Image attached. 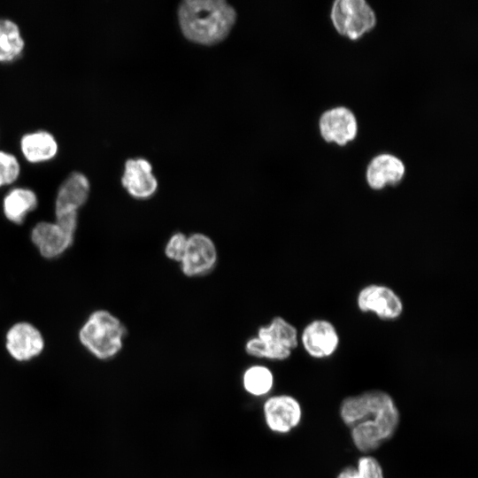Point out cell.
Wrapping results in <instances>:
<instances>
[{"mask_svg":"<svg viewBox=\"0 0 478 478\" xmlns=\"http://www.w3.org/2000/svg\"><path fill=\"white\" fill-rule=\"evenodd\" d=\"M339 415L350 429L355 448L368 454L391 439L400 424V412L390 394L369 389L344 397Z\"/></svg>","mask_w":478,"mask_h":478,"instance_id":"6da1fadb","label":"cell"},{"mask_svg":"<svg viewBox=\"0 0 478 478\" xmlns=\"http://www.w3.org/2000/svg\"><path fill=\"white\" fill-rule=\"evenodd\" d=\"M355 467L360 478H385L380 461L370 454L360 456Z\"/></svg>","mask_w":478,"mask_h":478,"instance_id":"7402d4cb","label":"cell"},{"mask_svg":"<svg viewBox=\"0 0 478 478\" xmlns=\"http://www.w3.org/2000/svg\"><path fill=\"white\" fill-rule=\"evenodd\" d=\"M26 50V40L17 21L0 17V63L18 61Z\"/></svg>","mask_w":478,"mask_h":478,"instance_id":"ac0fdd59","label":"cell"},{"mask_svg":"<svg viewBox=\"0 0 478 478\" xmlns=\"http://www.w3.org/2000/svg\"><path fill=\"white\" fill-rule=\"evenodd\" d=\"M357 306L364 313H374L383 320H394L401 317L404 304L391 288L372 283L363 287L357 296Z\"/></svg>","mask_w":478,"mask_h":478,"instance_id":"30bf717a","label":"cell"},{"mask_svg":"<svg viewBox=\"0 0 478 478\" xmlns=\"http://www.w3.org/2000/svg\"><path fill=\"white\" fill-rule=\"evenodd\" d=\"M21 171L19 157L12 151L0 150V189L14 186Z\"/></svg>","mask_w":478,"mask_h":478,"instance_id":"ffe728a7","label":"cell"},{"mask_svg":"<svg viewBox=\"0 0 478 478\" xmlns=\"http://www.w3.org/2000/svg\"><path fill=\"white\" fill-rule=\"evenodd\" d=\"M240 384L244 393L249 397L263 398L268 397L274 391L275 376L269 366L255 363L243 371Z\"/></svg>","mask_w":478,"mask_h":478,"instance_id":"d6986e66","label":"cell"},{"mask_svg":"<svg viewBox=\"0 0 478 478\" xmlns=\"http://www.w3.org/2000/svg\"><path fill=\"white\" fill-rule=\"evenodd\" d=\"M236 18L235 9L225 0H184L177 9L178 24L183 36L204 46L224 41Z\"/></svg>","mask_w":478,"mask_h":478,"instance_id":"7a4b0ae2","label":"cell"},{"mask_svg":"<svg viewBox=\"0 0 478 478\" xmlns=\"http://www.w3.org/2000/svg\"><path fill=\"white\" fill-rule=\"evenodd\" d=\"M299 343L312 358L331 357L338 349L340 336L335 325L325 319L310 321L299 335Z\"/></svg>","mask_w":478,"mask_h":478,"instance_id":"7c38bea8","label":"cell"},{"mask_svg":"<svg viewBox=\"0 0 478 478\" xmlns=\"http://www.w3.org/2000/svg\"><path fill=\"white\" fill-rule=\"evenodd\" d=\"M76 231L71 230L57 220H41L30 231V241L39 255L52 260L64 255L74 243Z\"/></svg>","mask_w":478,"mask_h":478,"instance_id":"ba28073f","label":"cell"},{"mask_svg":"<svg viewBox=\"0 0 478 478\" xmlns=\"http://www.w3.org/2000/svg\"><path fill=\"white\" fill-rule=\"evenodd\" d=\"M91 182L89 176L80 171H71L58 185L54 199V217L67 213H79L89 201Z\"/></svg>","mask_w":478,"mask_h":478,"instance_id":"8fae6325","label":"cell"},{"mask_svg":"<svg viewBox=\"0 0 478 478\" xmlns=\"http://www.w3.org/2000/svg\"><path fill=\"white\" fill-rule=\"evenodd\" d=\"M46 347L41 329L27 320L12 324L4 335V348L13 360L19 363L32 361L40 357Z\"/></svg>","mask_w":478,"mask_h":478,"instance_id":"52a82bcc","label":"cell"},{"mask_svg":"<svg viewBox=\"0 0 478 478\" xmlns=\"http://www.w3.org/2000/svg\"><path fill=\"white\" fill-rule=\"evenodd\" d=\"M320 130L325 141L343 146L356 137L358 125L351 110L336 107L321 115Z\"/></svg>","mask_w":478,"mask_h":478,"instance_id":"9a60e30c","label":"cell"},{"mask_svg":"<svg viewBox=\"0 0 478 478\" xmlns=\"http://www.w3.org/2000/svg\"><path fill=\"white\" fill-rule=\"evenodd\" d=\"M19 150L23 159L31 165L52 161L59 152L56 135L43 128L30 130L19 139Z\"/></svg>","mask_w":478,"mask_h":478,"instance_id":"5bb4252c","label":"cell"},{"mask_svg":"<svg viewBox=\"0 0 478 478\" xmlns=\"http://www.w3.org/2000/svg\"><path fill=\"white\" fill-rule=\"evenodd\" d=\"M403 162L395 156L382 154L373 158L366 170V181L374 190L399 183L405 175Z\"/></svg>","mask_w":478,"mask_h":478,"instance_id":"e0dca14e","label":"cell"},{"mask_svg":"<svg viewBox=\"0 0 478 478\" xmlns=\"http://www.w3.org/2000/svg\"><path fill=\"white\" fill-rule=\"evenodd\" d=\"M298 344L297 328L283 317L275 316L245 342L244 351L257 359L284 361L291 357Z\"/></svg>","mask_w":478,"mask_h":478,"instance_id":"277c9868","label":"cell"},{"mask_svg":"<svg viewBox=\"0 0 478 478\" xmlns=\"http://www.w3.org/2000/svg\"><path fill=\"white\" fill-rule=\"evenodd\" d=\"M261 416L266 428L277 435H287L302 422L300 401L288 393L273 394L261 404Z\"/></svg>","mask_w":478,"mask_h":478,"instance_id":"5b68a950","label":"cell"},{"mask_svg":"<svg viewBox=\"0 0 478 478\" xmlns=\"http://www.w3.org/2000/svg\"><path fill=\"white\" fill-rule=\"evenodd\" d=\"M331 19L337 32L351 40L361 37L375 25V14L363 0H337L333 4Z\"/></svg>","mask_w":478,"mask_h":478,"instance_id":"8992f818","label":"cell"},{"mask_svg":"<svg viewBox=\"0 0 478 478\" xmlns=\"http://www.w3.org/2000/svg\"><path fill=\"white\" fill-rule=\"evenodd\" d=\"M127 330L114 313L106 309L92 311L81 325L80 344L95 358L107 361L117 357L124 347Z\"/></svg>","mask_w":478,"mask_h":478,"instance_id":"3957f363","label":"cell"},{"mask_svg":"<svg viewBox=\"0 0 478 478\" xmlns=\"http://www.w3.org/2000/svg\"><path fill=\"white\" fill-rule=\"evenodd\" d=\"M218 258L219 253L214 241L204 233L194 232L188 235L187 247L180 262V268L187 277H202L216 267Z\"/></svg>","mask_w":478,"mask_h":478,"instance_id":"9c48e42d","label":"cell"},{"mask_svg":"<svg viewBox=\"0 0 478 478\" xmlns=\"http://www.w3.org/2000/svg\"><path fill=\"white\" fill-rule=\"evenodd\" d=\"M120 184L131 197L137 200L151 198L158 189L152 165L143 158H129L125 161Z\"/></svg>","mask_w":478,"mask_h":478,"instance_id":"4fadbf2b","label":"cell"},{"mask_svg":"<svg viewBox=\"0 0 478 478\" xmlns=\"http://www.w3.org/2000/svg\"><path fill=\"white\" fill-rule=\"evenodd\" d=\"M188 235L177 231L170 235L164 247L165 256L171 261L180 264L186 251Z\"/></svg>","mask_w":478,"mask_h":478,"instance_id":"44dd1931","label":"cell"},{"mask_svg":"<svg viewBox=\"0 0 478 478\" xmlns=\"http://www.w3.org/2000/svg\"><path fill=\"white\" fill-rule=\"evenodd\" d=\"M39 206L37 193L29 187L12 186L2 198V212L10 223L22 225Z\"/></svg>","mask_w":478,"mask_h":478,"instance_id":"2e32d148","label":"cell"},{"mask_svg":"<svg viewBox=\"0 0 478 478\" xmlns=\"http://www.w3.org/2000/svg\"><path fill=\"white\" fill-rule=\"evenodd\" d=\"M336 478H360V476L355 466H347L337 474Z\"/></svg>","mask_w":478,"mask_h":478,"instance_id":"603a6c76","label":"cell"}]
</instances>
